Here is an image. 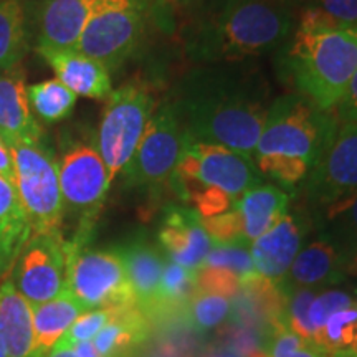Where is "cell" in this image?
Returning <instances> with one entry per match:
<instances>
[{
  "mask_svg": "<svg viewBox=\"0 0 357 357\" xmlns=\"http://www.w3.org/2000/svg\"><path fill=\"white\" fill-rule=\"evenodd\" d=\"M230 73L200 71L189 79L176 109L192 141L229 147L252 158L266 111L252 89Z\"/></svg>",
  "mask_w": 357,
  "mask_h": 357,
  "instance_id": "cell-1",
  "label": "cell"
},
{
  "mask_svg": "<svg viewBox=\"0 0 357 357\" xmlns=\"http://www.w3.org/2000/svg\"><path fill=\"white\" fill-rule=\"evenodd\" d=\"M284 66L301 96L321 111L337 108L357 68V29L334 26L306 7Z\"/></svg>",
  "mask_w": 357,
  "mask_h": 357,
  "instance_id": "cell-2",
  "label": "cell"
},
{
  "mask_svg": "<svg viewBox=\"0 0 357 357\" xmlns=\"http://www.w3.org/2000/svg\"><path fill=\"white\" fill-rule=\"evenodd\" d=\"M293 29L287 6L266 0H225L222 7L200 25L190 42L199 60L242 61L280 47Z\"/></svg>",
  "mask_w": 357,
  "mask_h": 357,
  "instance_id": "cell-3",
  "label": "cell"
},
{
  "mask_svg": "<svg viewBox=\"0 0 357 357\" xmlns=\"http://www.w3.org/2000/svg\"><path fill=\"white\" fill-rule=\"evenodd\" d=\"M258 184H261L260 171L250 155L199 141L187 146L169 181L177 197L202 218L231 211Z\"/></svg>",
  "mask_w": 357,
  "mask_h": 357,
  "instance_id": "cell-4",
  "label": "cell"
},
{
  "mask_svg": "<svg viewBox=\"0 0 357 357\" xmlns=\"http://www.w3.org/2000/svg\"><path fill=\"white\" fill-rule=\"evenodd\" d=\"M339 124L336 114L321 111L305 96H281L266 111L255 158H300L312 169L333 142Z\"/></svg>",
  "mask_w": 357,
  "mask_h": 357,
  "instance_id": "cell-5",
  "label": "cell"
},
{
  "mask_svg": "<svg viewBox=\"0 0 357 357\" xmlns=\"http://www.w3.org/2000/svg\"><path fill=\"white\" fill-rule=\"evenodd\" d=\"M154 111L153 91L139 82H129L109 95L98 128L95 147L106 164L111 182L132 159Z\"/></svg>",
  "mask_w": 357,
  "mask_h": 357,
  "instance_id": "cell-6",
  "label": "cell"
},
{
  "mask_svg": "<svg viewBox=\"0 0 357 357\" xmlns=\"http://www.w3.org/2000/svg\"><path fill=\"white\" fill-rule=\"evenodd\" d=\"M66 289L86 311L137 306L118 250H91L66 240Z\"/></svg>",
  "mask_w": 357,
  "mask_h": 357,
  "instance_id": "cell-7",
  "label": "cell"
},
{
  "mask_svg": "<svg viewBox=\"0 0 357 357\" xmlns=\"http://www.w3.org/2000/svg\"><path fill=\"white\" fill-rule=\"evenodd\" d=\"M8 147L15 166V187L33 235L61 234L65 205L56 159L42 142H13Z\"/></svg>",
  "mask_w": 357,
  "mask_h": 357,
  "instance_id": "cell-8",
  "label": "cell"
},
{
  "mask_svg": "<svg viewBox=\"0 0 357 357\" xmlns=\"http://www.w3.org/2000/svg\"><path fill=\"white\" fill-rule=\"evenodd\" d=\"M58 172L65 213H70L77 222V231L70 242L84 247L91 238L108 195L109 172L96 147L91 144L70 147L58 162Z\"/></svg>",
  "mask_w": 357,
  "mask_h": 357,
  "instance_id": "cell-9",
  "label": "cell"
},
{
  "mask_svg": "<svg viewBox=\"0 0 357 357\" xmlns=\"http://www.w3.org/2000/svg\"><path fill=\"white\" fill-rule=\"evenodd\" d=\"M192 137L182 123L176 106L155 108L132 159L123 174L132 187L158 189L169 184L178 160Z\"/></svg>",
  "mask_w": 357,
  "mask_h": 357,
  "instance_id": "cell-10",
  "label": "cell"
},
{
  "mask_svg": "<svg viewBox=\"0 0 357 357\" xmlns=\"http://www.w3.org/2000/svg\"><path fill=\"white\" fill-rule=\"evenodd\" d=\"M146 8L134 0H102L79 38L77 52L106 70L121 66L144 35Z\"/></svg>",
  "mask_w": 357,
  "mask_h": 357,
  "instance_id": "cell-11",
  "label": "cell"
},
{
  "mask_svg": "<svg viewBox=\"0 0 357 357\" xmlns=\"http://www.w3.org/2000/svg\"><path fill=\"white\" fill-rule=\"evenodd\" d=\"M66 238L63 234L32 235L8 278L30 305L50 301L66 289Z\"/></svg>",
  "mask_w": 357,
  "mask_h": 357,
  "instance_id": "cell-12",
  "label": "cell"
},
{
  "mask_svg": "<svg viewBox=\"0 0 357 357\" xmlns=\"http://www.w3.org/2000/svg\"><path fill=\"white\" fill-rule=\"evenodd\" d=\"M305 194L316 207L357 194V123L339 124L333 142L307 172Z\"/></svg>",
  "mask_w": 357,
  "mask_h": 357,
  "instance_id": "cell-13",
  "label": "cell"
},
{
  "mask_svg": "<svg viewBox=\"0 0 357 357\" xmlns=\"http://www.w3.org/2000/svg\"><path fill=\"white\" fill-rule=\"evenodd\" d=\"M159 248L169 260L187 270H199L213 247L194 208L169 205L158 234Z\"/></svg>",
  "mask_w": 357,
  "mask_h": 357,
  "instance_id": "cell-14",
  "label": "cell"
},
{
  "mask_svg": "<svg viewBox=\"0 0 357 357\" xmlns=\"http://www.w3.org/2000/svg\"><path fill=\"white\" fill-rule=\"evenodd\" d=\"M102 0H43L38 10L37 50H77Z\"/></svg>",
  "mask_w": 357,
  "mask_h": 357,
  "instance_id": "cell-15",
  "label": "cell"
},
{
  "mask_svg": "<svg viewBox=\"0 0 357 357\" xmlns=\"http://www.w3.org/2000/svg\"><path fill=\"white\" fill-rule=\"evenodd\" d=\"M347 268L349 258L336 245L318 236L300 250L280 287L287 293L301 288L326 289L341 283Z\"/></svg>",
  "mask_w": 357,
  "mask_h": 357,
  "instance_id": "cell-16",
  "label": "cell"
},
{
  "mask_svg": "<svg viewBox=\"0 0 357 357\" xmlns=\"http://www.w3.org/2000/svg\"><path fill=\"white\" fill-rule=\"evenodd\" d=\"M306 229L301 218L287 213L271 230L250 245L255 273L281 283L303 248Z\"/></svg>",
  "mask_w": 357,
  "mask_h": 357,
  "instance_id": "cell-17",
  "label": "cell"
},
{
  "mask_svg": "<svg viewBox=\"0 0 357 357\" xmlns=\"http://www.w3.org/2000/svg\"><path fill=\"white\" fill-rule=\"evenodd\" d=\"M118 253L126 266L137 307L151 321L158 310L160 276H162L167 257L164 255L162 250L147 242L142 236L129 240L128 243L118 248Z\"/></svg>",
  "mask_w": 357,
  "mask_h": 357,
  "instance_id": "cell-18",
  "label": "cell"
},
{
  "mask_svg": "<svg viewBox=\"0 0 357 357\" xmlns=\"http://www.w3.org/2000/svg\"><path fill=\"white\" fill-rule=\"evenodd\" d=\"M0 137L7 142H42V128L30 108L24 71L0 73Z\"/></svg>",
  "mask_w": 357,
  "mask_h": 357,
  "instance_id": "cell-19",
  "label": "cell"
},
{
  "mask_svg": "<svg viewBox=\"0 0 357 357\" xmlns=\"http://www.w3.org/2000/svg\"><path fill=\"white\" fill-rule=\"evenodd\" d=\"M38 53L55 71L56 79L77 96L108 100L113 93L109 71L100 61L77 50H38Z\"/></svg>",
  "mask_w": 357,
  "mask_h": 357,
  "instance_id": "cell-20",
  "label": "cell"
},
{
  "mask_svg": "<svg viewBox=\"0 0 357 357\" xmlns=\"http://www.w3.org/2000/svg\"><path fill=\"white\" fill-rule=\"evenodd\" d=\"M0 339L7 357H43L35 342L32 305L8 276L0 281Z\"/></svg>",
  "mask_w": 357,
  "mask_h": 357,
  "instance_id": "cell-21",
  "label": "cell"
},
{
  "mask_svg": "<svg viewBox=\"0 0 357 357\" xmlns=\"http://www.w3.org/2000/svg\"><path fill=\"white\" fill-rule=\"evenodd\" d=\"M288 204L287 192L273 184H258L250 189L234 207L242 227V242L250 247L273 229L288 213Z\"/></svg>",
  "mask_w": 357,
  "mask_h": 357,
  "instance_id": "cell-22",
  "label": "cell"
},
{
  "mask_svg": "<svg viewBox=\"0 0 357 357\" xmlns=\"http://www.w3.org/2000/svg\"><path fill=\"white\" fill-rule=\"evenodd\" d=\"M33 231L15 184L0 177V280L10 275Z\"/></svg>",
  "mask_w": 357,
  "mask_h": 357,
  "instance_id": "cell-23",
  "label": "cell"
},
{
  "mask_svg": "<svg viewBox=\"0 0 357 357\" xmlns=\"http://www.w3.org/2000/svg\"><path fill=\"white\" fill-rule=\"evenodd\" d=\"M149 319L137 306L114 312L93 344L100 357H134L149 337Z\"/></svg>",
  "mask_w": 357,
  "mask_h": 357,
  "instance_id": "cell-24",
  "label": "cell"
},
{
  "mask_svg": "<svg viewBox=\"0 0 357 357\" xmlns=\"http://www.w3.org/2000/svg\"><path fill=\"white\" fill-rule=\"evenodd\" d=\"M86 312L82 303L71 294L68 289L58 294L50 301L32 306L33 331L37 349L43 357L50 354L53 346L60 341V337L68 331L70 326L79 316Z\"/></svg>",
  "mask_w": 357,
  "mask_h": 357,
  "instance_id": "cell-25",
  "label": "cell"
},
{
  "mask_svg": "<svg viewBox=\"0 0 357 357\" xmlns=\"http://www.w3.org/2000/svg\"><path fill=\"white\" fill-rule=\"evenodd\" d=\"M316 225L319 236L336 245L351 261L357 252V194L318 205Z\"/></svg>",
  "mask_w": 357,
  "mask_h": 357,
  "instance_id": "cell-26",
  "label": "cell"
},
{
  "mask_svg": "<svg viewBox=\"0 0 357 357\" xmlns=\"http://www.w3.org/2000/svg\"><path fill=\"white\" fill-rule=\"evenodd\" d=\"M26 53V17L22 0H0V71L22 70Z\"/></svg>",
  "mask_w": 357,
  "mask_h": 357,
  "instance_id": "cell-27",
  "label": "cell"
},
{
  "mask_svg": "<svg viewBox=\"0 0 357 357\" xmlns=\"http://www.w3.org/2000/svg\"><path fill=\"white\" fill-rule=\"evenodd\" d=\"M195 291H197L195 271L187 270L167 258L162 276H160L158 310H155L154 318L184 314L187 303L190 301Z\"/></svg>",
  "mask_w": 357,
  "mask_h": 357,
  "instance_id": "cell-28",
  "label": "cell"
},
{
  "mask_svg": "<svg viewBox=\"0 0 357 357\" xmlns=\"http://www.w3.org/2000/svg\"><path fill=\"white\" fill-rule=\"evenodd\" d=\"M30 108L45 123H56L68 118L77 105V95L60 79H45L26 89Z\"/></svg>",
  "mask_w": 357,
  "mask_h": 357,
  "instance_id": "cell-29",
  "label": "cell"
},
{
  "mask_svg": "<svg viewBox=\"0 0 357 357\" xmlns=\"http://www.w3.org/2000/svg\"><path fill=\"white\" fill-rule=\"evenodd\" d=\"M231 300L218 294L195 291L187 303L184 316L192 329L199 333L212 331L230 318Z\"/></svg>",
  "mask_w": 357,
  "mask_h": 357,
  "instance_id": "cell-30",
  "label": "cell"
},
{
  "mask_svg": "<svg viewBox=\"0 0 357 357\" xmlns=\"http://www.w3.org/2000/svg\"><path fill=\"white\" fill-rule=\"evenodd\" d=\"M357 339V305L334 312L312 337V344L323 352L349 349Z\"/></svg>",
  "mask_w": 357,
  "mask_h": 357,
  "instance_id": "cell-31",
  "label": "cell"
},
{
  "mask_svg": "<svg viewBox=\"0 0 357 357\" xmlns=\"http://www.w3.org/2000/svg\"><path fill=\"white\" fill-rule=\"evenodd\" d=\"M321 289H310V288H301V289H293L288 291V300L287 307H284L283 314V324L287 326L289 331L298 334V336L305 339V341L312 342V331L310 318H307V311L312 300L316 298Z\"/></svg>",
  "mask_w": 357,
  "mask_h": 357,
  "instance_id": "cell-32",
  "label": "cell"
},
{
  "mask_svg": "<svg viewBox=\"0 0 357 357\" xmlns=\"http://www.w3.org/2000/svg\"><path fill=\"white\" fill-rule=\"evenodd\" d=\"M257 169L281 185L293 187L303 182L310 172V164L300 158H287V155H263L255 158Z\"/></svg>",
  "mask_w": 357,
  "mask_h": 357,
  "instance_id": "cell-33",
  "label": "cell"
},
{
  "mask_svg": "<svg viewBox=\"0 0 357 357\" xmlns=\"http://www.w3.org/2000/svg\"><path fill=\"white\" fill-rule=\"evenodd\" d=\"M204 265L225 268V270L238 276L240 280L255 273L252 257H250V248L248 245L243 243H215V247H212L211 253L205 258Z\"/></svg>",
  "mask_w": 357,
  "mask_h": 357,
  "instance_id": "cell-34",
  "label": "cell"
},
{
  "mask_svg": "<svg viewBox=\"0 0 357 357\" xmlns=\"http://www.w3.org/2000/svg\"><path fill=\"white\" fill-rule=\"evenodd\" d=\"M265 349L270 357H323L321 349L289 331L287 326H280L266 339Z\"/></svg>",
  "mask_w": 357,
  "mask_h": 357,
  "instance_id": "cell-35",
  "label": "cell"
},
{
  "mask_svg": "<svg viewBox=\"0 0 357 357\" xmlns=\"http://www.w3.org/2000/svg\"><path fill=\"white\" fill-rule=\"evenodd\" d=\"M354 303V296L351 293L342 291V289L326 288L324 291H319L316 294L314 300H312L310 311H307V318H310L312 331H314V334L318 333L334 312L349 307Z\"/></svg>",
  "mask_w": 357,
  "mask_h": 357,
  "instance_id": "cell-36",
  "label": "cell"
},
{
  "mask_svg": "<svg viewBox=\"0 0 357 357\" xmlns=\"http://www.w3.org/2000/svg\"><path fill=\"white\" fill-rule=\"evenodd\" d=\"M113 310H91L83 312L79 318L70 326V329L63 336L60 337V341L56 344L61 346H73L78 342H86L93 341L96 337V334L114 318Z\"/></svg>",
  "mask_w": 357,
  "mask_h": 357,
  "instance_id": "cell-37",
  "label": "cell"
},
{
  "mask_svg": "<svg viewBox=\"0 0 357 357\" xmlns=\"http://www.w3.org/2000/svg\"><path fill=\"white\" fill-rule=\"evenodd\" d=\"M238 276L225 270V268L218 266H207L202 265L199 270H195V284H197V291L218 294V296H225L231 300L240 289Z\"/></svg>",
  "mask_w": 357,
  "mask_h": 357,
  "instance_id": "cell-38",
  "label": "cell"
},
{
  "mask_svg": "<svg viewBox=\"0 0 357 357\" xmlns=\"http://www.w3.org/2000/svg\"><path fill=\"white\" fill-rule=\"evenodd\" d=\"M329 24L341 29H357V0H312L311 6Z\"/></svg>",
  "mask_w": 357,
  "mask_h": 357,
  "instance_id": "cell-39",
  "label": "cell"
},
{
  "mask_svg": "<svg viewBox=\"0 0 357 357\" xmlns=\"http://www.w3.org/2000/svg\"><path fill=\"white\" fill-rule=\"evenodd\" d=\"M337 119L339 123H357V68L352 77L349 86L346 89V95L337 105Z\"/></svg>",
  "mask_w": 357,
  "mask_h": 357,
  "instance_id": "cell-40",
  "label": "cell"
},
{
  "mask_svg": "<svg viewBox=\"0 0 357 357\" xmlns=\"http://www.w3.org/2000/svg\"><path fill=\"white\" fill-rule=\"evenodd\" d=\"M0 177L15 184V166H13L12 151L2 137H0Z\"/></svg>",
  "mask_w": 357,
  "mask_h": 357,
  "instance_id": "cell-41",
  "label": "cell"
},
{
  "mask_svg": "<svg viewBox=\"0 0 357 357\" xmlns=\"http://www.w3.org/2000/svg\"><path fill=\"white\" fill-rule=\"evenodd\" d=\"M47 357H79L78 352L73 349L71 346H61V344H55L53 349L50 351V354Z\"/></svg>",
  "mask_w": 357,
  "mask_h": 357,
  "instance_id": "cell-42",
  "label": "cell"
},
{
  "mask_svg": "<svg viewBox=\"0 0 357 357\" xmlns=\"http://www.w3.org/2000/svg\"><path fill=\"white\" fill-rule=\"evenodd\" d=\"M207 357H242L240 354H236L235 351H231L230 347L227 346H218L215 349L211 351V354Z\"/></svg>",
  "mask_w": 357,
  "mask_h": 357,
  "instance_id": "cell-43",
  "label": "cell"
},
{
  "mask_svg": "<svg viewBox=\"0 0 357 357\" xmlns=\"http://www.w3.org/2000/svg\"><path fill=\"white\" fill-rule=\"evenodd\" d=\"M347 273L357 275V252L352 255L351 261H349V268H347Z\"/></svg>",
  "mask_w": 357,
  "mask_h": 357,
  "instance_id": "cell-44",
  "label": "cell"
},
{
  "mask_svg": "<svg viewBox=\"0 0 357 357\" xmlns=\"http://www.w3.org/2000/svg\"><path fill=\"white\" fill-rule=\"evenodd\" d=\"M134 2L141 3V6H142V7H144V8H146V10H147V8H149V7H153V6H154V2H155V0H134Z\"/></svg>",
  "mask_w": 357,
  "mask_h": 357,
  "instance_id": "cell-45",
  "label": "cell"
},
{
  "mask_svg": "<svg viewBox=\"0 0 357 357\" xmlns=\"http://www.w3.org/2000/svg\"><path fill=\"white\" fill-rule=\"evenodd\" d=\"M266 2L280 3V6H287V3H289V2H298V0H266Z\"/></svg>",
  "mask_w": 357,
  "mask_h": 357,
  "instance_id": "cell-46",
  "label": "cell"
},
{
  "mask_svg": "<svg viewBox=\"0 0 357 357\" xmlns=\"http://www.w3.org/2000/svg\"><path fill=\"white\" fill-rule=\"evenodd\" d=\"M169 2H174V3H181V6H187V3L194 2V0H169Z\"/></svg>",
  "mask_w": 357,
  "mask_h": 357,
  "instance_id": "cell-47",
  "label": "cell"
},
{
  "mask_svg": "<svg viewBox=\"0 0 357 357\" xmlns=\"http://www.w3.org/2000/svg\"><path fill=\"white\" fill-rule=\"evenodd\" d=\"M0 357H7V352H6V347H3L2 339H0Z\"/></svg>",
  "mask_w": 357,
  "mask_h": 357,
  "instance_id": "cell-48",
  "label": "cell"
},
{
  "mask_svg": "<svg viewBox=\"0 0 357 357\" xmlns=\"http://www.w3.org/2000/svg\"><path fill=\"white\" fill-rule=\"evenodd\" d=\"M354 301H356V305H357V288H356V293H354Z\"/></svg>",
  "mask_w": 357,
  "mask_h": 357,
  "instance_id": "cell-49",
  "label": "cell"
}]
</instances>
